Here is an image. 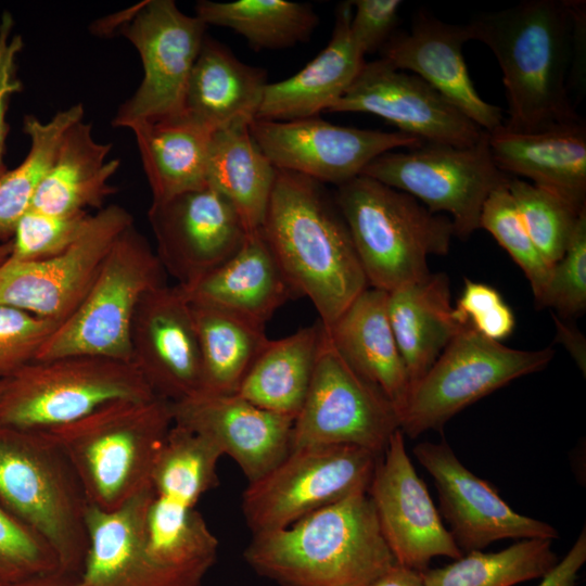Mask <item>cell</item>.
<instances>
[{"label": "cell", "mask_w": 586, "mask_h": 586, "mask_svg": "<svg viewBox=\"0 0 586 586\" xmlns=\"http://www.w3.org/2000/svg\"><path fill=\"white\" fill-rule=\"evenodd\" d=\"M467 26L471 40L487 46L501 69L506 128L533 132L584 120L569 94L584 43V1H522L477 14Z\"/></svg>", "instance_id": "6da1fadb"}, {"label": "cell", "mask_w": 586, "mask_h": 586, "mask_svg": "<svg viewBox=\"0 0 586 586\" xmlns=\"http://www.w3.org/2000/svg\"><path fill=\"white\" fill-rule=\"evenodd\" d=\"M260 232L295 294L310 300L324 328L369 288L347 225L323 183L277 169Z\"/></svg>", "instance_id": "7a4b0ae2"}, {"label": "cell", "mask_w": 586, "mask_h": 586, "mask_svg": "<svg viewBox=\"0 0 586 586\" xmlns=\"http://www.w3.org/2000/svg\"><path fill=\"white\" fill-rule=\"evenodd\" d=\"M243 558L279 586H369L396 562L367 493L253 534Z\"/></svg>", "instance_id": "3957f363"}, {"label": "cell", "mask_w": 586, "mask_h": 586, "mask_svg": "<svg viewBox=\"0 0 586 586\" xmlns=\"http://www.w3.org/2000/svg\"><path fill=\"white\" fill-rule=\"evenodd\" d=\"M173 424L170 403L155 396L116 400L47 432L74 468L88 504L110 511L151 486Z\"/></svg>", "instance_id": "277c9868"}, {"label": "cell", "mask_w": 586, "mask_h": 586, "mask_svg": "<svg viewBox=\"0 0 586 586\" xmlns=\"http://www.w3.org/2000/svg\"><path fill=\"white\" fill-rule=\"evenodd\" d=\"M333 196L371 288L388 293L421 281L431 273L429 257L450 249V218L408 193L359 175Z\"/></svg>", "instance_id": "5b68a950"}, {"label": "cell", "mask_w": 586, "mask_h": 586, "mask_svg": "<svg viewBox=\"0 0 586 586\" xmlns=\"http://www.w3.org/2000/svg\"><path fill=\"white\" fill-rule=\"evenodd\" d=\"M0 505L49 545L61 572L79 576L88 501L48 432L0 425Z\"/></svg>", "instance_id": "8992f818"}, {"label": "cell", "mask_w": 586, "mask_h": 586, "mask_svg": "<svg viewBox=\"0 0 586 586\" xmlns=\"http://www.w3.org/2000/svg\"><path fill=\"white\" fill-rule=\"evenodd\" d=\"M155 396L131 361L90 355L34 360L0 380V425L47 432L116 400Z\"/></svg>", "instance_id": "52a82bcc"}, {"label": "cell", "mask_w": 586, "mask_h": 586, "mask_svg": "<svg viewBox=\"0 0 586 586\" xmlns=\"http://www.w3.org/2000/svg\"><path fill=\"white\" fill-rule=\"evenodd\" d=\"M165 273L156 253L131 225L112 245L81 303L35 360L90 355L131 361L135 311L145 293L166 284Z\"/></svg>", "instance_id": "ba28073f"}, {"label": "cell", "mask_w": 586, "mask_h": 586, "mask_svg": "<svg viewBox=\"0 0 586 586\" xmlns=\"http://www.w3.org/2000/svg\"><path fill=\"white\" fill-rule=\"evenodd\" d=\"M555 352L515 349L464 327L410 386L400 430L411 438L442 431L458 412L511 381L544 369Z\"/></svg>", "instance_id": "9c48e42d"}, {"label": "cell", "mask_w": 586, "mask_h": 586, "mask_svg": "<svg viewBox=\"0 0 586 586\" xmlns=\"http://www.w3.org/2000/svg\"><path fill=\"white\" fill-rule=\"evenodd\" d=\"M361 175L410 194L432 213L448 216L455 235L461 239L480 229L484 202L510 177L493 160L487 130L472 146L422 143L385 152Z\"/></svg>", "instance_id": "30bf717a"}, {"label": "cell", "mask_w": 586, "mask_h": 586, "mask_svg": "<svg viewBox=\"0 0 586 586\" xmlns=\"http://www.w3.org/2000/svg\"><path fill=\"white\" fill-rule=\"evenodd\" d=\"M381 456L353 445L291 449L244 489L241 507L246 524L253 534L283 528L323 507L367 493Z\"/></svg>", "instance_id": "8fae6325"}, {"label": "cell", "mask_w": 586, "mask_h": 586, "mask_svg": "<svg viewBox=\"0 0 586 586\" xmlns=\"http://www.w3.org/2000/svg\"><path fill=\"white\" fill-rule=\"evenodd\" d=\"M399 429L396 408L347 364L323 327L309 388L293 422L291 449L353 445L382 455Z\"/></svg>", "instance_id": "7c38bea8"}, {"label": "cell", "mask_w": 586, "mask_h": 586, "mask_svg": "<svg viewBox=\"0 0 586 586\" xmlns=\"http://www.w3.org/2000/svg\"><path fill=\"white\" fill-rule=\"evenodd\" d=\"M206 24L184 14L174 0H149L130 9L120 33L137 49L143 78L135 93L119 105L114 127L130 128L183 113L190 73Z\"/></svg>", "instance_id": "4fadbf2b"}, {"label": "cell", "mask_w": 586, "mask_h": 586, "mask_svg": "<svg viewBox=\"0 0 586 586\" xmlns=\"http://www.w3.org/2000/svg\"><path fill=\"white\" fill-rule=\"evenodd\" d=\"M132 216L112 204L92 214L80 237L62 253L38 260L8 258L0 266V305L63 322L81 303L116 239Z\"/></svg>", "instance_id": "5bb4252c"}, {"label": "cell", "mask_w": 586, "mask_h": 586, "mask_svg": "<svg viewBox=\"0 0 586 586\" xmlns=\"http://www.w3.org/2000/svg\"><path fill=\"white\" fill-rule=\"evenodd\" d=\"M250 132L275 168L336 187L361 175L377 156L423 143L398 130L340 126L320 116L286 122L256 118Z\"/></svg>", "instance_id": "9a60e30c"}, {"label": "cell", "mask_w": 586, "mask_h": 586, "mask_svg": "<svg viewBox=\"0 0 586 586\" xmlns=\"http://www.w3.org/2000/svg\"><path fill=\"white\" fill-rule=\"evenodd\" d=\"M367 494L397 563L424 571L433 558L463 555L418 475L400 429L380 457Z\"/></svg>", "instance_id": "2e32d148"}, {"label": "cell", "mask_w": 586, "mask_h": 586, "mask_svg": "<svg viewBox=\"0 0 586 586\" xmlns=\"http://www.w3.org/2000/svg\"><path fill=\"white\" fill-rule=\"evenodd\" d=\"M412 453L434 482L441 514L462 553L502 539L559 538L551 524L513 510L492 484L459 460L445 440L419 443Z\"/></svg>", "instance_id": "e0dca14e"}, {"label": "cell", "mask_w": 586, "mask_h": 586, "mask_svg": "<svg viewBox=\"0 0 586 586\" xmlns=\"http://www.w3.org/2000/svg\"><path fill=\"white\" fill-rule=\"evenodd\" d=\"M329 112L379 116L423 143L472 146L485 129L419 76L384 59L366 62Z\"/></svg>", "instance_id": "ac0fdd59"}, {"label": "cell", "mask_w": 586, "mask_h": 586, "mask_svg": "<svg viewBox=\"0 0 586 586\" xmlns=\"http://www.w3.org/2000/svg\"><path fill=\"white\" fill-rule=\"evenodd\" d=\"M148 218L155 253L180 286L229 259L250 233L233 205L209 186L151 203Z\"/></svg>", "instance_id": "d6986e66"}, {"label": "cell", "mask_w": 586, "mask_h": 586, "mask_svg": "<svg viewBox=\"0 0 586 586\" xmlns=\"http://www.w3.org/2000/svg\"><path fill=\"white\" fill-rule=\"evenodd\" d=\"M131 362L153 393L169 403L202 391V358L191 303L176 284L140 300L130 328Z\"/></svg>", "instance_id": "ffe728a7"}, {"label": "cell", "mask_w": 586, "mask_h": 586, "mask_svg": "<svg viewBox=\"0 0 586 586\" xmlns=\"http://www.w3.org/2000/svg\"><path fill=\"white\" fill-rule=\"evenodd\" d=\"M152 486L114 510L88 504L81 586H202L161 562L152 551L148 514Z\"/></svg>", "instance_id": "44dd1931"}, {"label": "cell", "mask_w": 586, "mask_h": 586, "mask_svg": "<svg viewBox=\"0 0 586 586\" xmlns=\"http://www.w3.org/2000/svg\"><path fill=\"white\" fill-rule=\"evenodd\" d=\"M173 421L216 446L239 466L249 483L290 451L294 419L263 409L238 394L199 393L170 403Z\"/></svg>", "instance_id": "7402d4cb"}, {"label": "cell", "mask_w": 586, "mask_h": 586, "mask_svg": "<svg viewBox=\"0 0 586 586\" xmlns=\"http://www.w3.org/2000/svg\"><path fill=\"white\" fill-rule=\"evenodd\" d=\"M469 40L467 24L446 23L419 10L410 30L394 34L380 51L381 58L394 67L419 76L491 131L501 126L505 117L501 109L485 101L473 85L462 53Z\"/></svg>", "instance_id": "603a6c76"}, {"label": "cell", "mask_w": 586, "mask_h": 586, "mask_svg": "<svg viewBox=\"0 0 586 586\" xmlns=\"http://www.w3.org/2000/svg\"><path fill=\"white\" fill-rule=\"evenodd\" d=\"M491 154L509 176L526 180L586 207V125L578 122L519 132L504 125L488 131Z\"/></svg>", "instance_id": "cb8c5ba5"}, {"label": "cell", "mask_w": 586, "mask_h": 586, "mask_svg": "<svg viewBox=\"0 0 586 586\" xmlns=\"http://www.w3.org/2000/svg\"><path fill=\"white\" fill-rule=\"evenodd\" d=\"M352 14L351 1L340 3L326 48L293 76L266 85L257 119L286 122L319 116L343 97L366 63L352 38Z\"/></svg>", "instance_id": "d4e9b609"}, {"label": "cell", "mask_w": 586, "mask_h": 586, "mask_svg": "<svg viewBox=\"0 0 586 586\" xmlns=\"http://www.w3.org/2000/svg\"><path fill=\"white\" fill-rule=\"evenodd\" d=\"M178 286L192 303L220 308L263 327L295 295L260 229L250 232L220 266L190 285Z\"/></svg>", "instance_id": "484cf974"}, {"label": "cell", "mask_w": 586, "mask_h": 586, "mask_svg": "<svg viewBox=\"0 0 586 586\" xmlns=\"http://www.w3.org/2000/svg\"><path fill=\"white\" fill-rule=\"evenodd\" d=\"M326 330L347 364L377 386L399 416L410 380L388 320L387 292L367 288Z\"/></svg>", "instance_id": "4316f807"}, {"label": "cell", "mask_w": 586, "mask_h": 586, "mask_svg": "<svg viewBox=\"0 0 586 586\" xmlns=\"http://www.w3.org/2000/svg\"><path fill=\"white\" fill-rule=\"evenodd\" d=\"M267 84L264 68L241 62L224 44L205 36L189 76L183 113L215 131L250 126Z\"/></svg>", "instance_id": "83f0119b"}, {"label": "cell", "mask_w": 586, "mask_h": 586, "mask_svg": "<svg viewBox=\"0 0 586 586\" xmlns=\"http://www.w3.org/2000/svg\"><path fill=\"white\" fill-rule=\"evenodd\" d=\"M387 315L410 386L467 327L455 318L449 279L443 272L388 292Z\"/></svg>", "instance_id": "f1b7e54d"}, {"label": "cell", "mask_w": 586, "mask_h": 586, "mask_svg": "<svg viewBox=\"0 0 586 586\" xmlns=\"http://www.w3.org/2000/svg\"><path fill=\"white\" fill-rule=\"evenodd\" d=\"M136 138L152 203L207 186L209 146L215 130L182 113L129 128Z\"/></svg>", "instance_id": "f546056e"}, {"label": "cell", "mask_w": 586, "mask_h": 586, "mask_svg": "<svg viewBox=\"0 0 586 586\" xmlns=\"http://www.w3.org/2000/svg\"><path fill=\"white\" fill-rule=\"evenodd\" d=\"M111 143L94 139L91 124L80 120L64 133L51 167L40 183L31 209L55 215L102 208L115 191L109 183L119 160L106 161Z\"/></svg>", "instance_id": "4dcf8cb0"}, {"label": "cell", "mask_w": 586, "mask_h": 586, "mask_svg": "<svg viewBox=\"0 0 586 586\" xmlns=\"http://www.w3.org/2000/svg\"><path fill=\"white\" fill-rule=\"evenodd\" d=\"M323 327L321 322L268 340L235 394L268 411L295 419L311 381Z\"/></svg>", "instance_id": "1f68e13d"}, {"label": "cell", "mask_w": 586, "mask_h": 586, "mask_svg": "<svg viewBox=\"0 0 586 586\" xmlns=\"http://www.w3.org/2000/svg\"><path fill=\"white\" fill-rule=\"evenodd\" d=\"M276 171L253 139L250 126L230 127L213 135L207 186L233 205L249 232L262 227Z\"/></svg>", "instance_id": "d6a6232c"}, {"label": "cell", "mask_w": 586, "mask_h": 586, "mask_svg": "<svg viewBox=\"0 0 586 586\" xmlns=\"http://www.w3.org/2000/svg\"><path fill=\"white\" fill-rule=\"evenodd\" d=\"M191 303L202 358V391L235 394L269 340L265 327L220 308Z\"/></svg>", "instance_id": "836d02e7"}, {"label": "cell", "mask_w": 586, "mask_h": 586, "mask_svg": "<svg viewBox=\"0 0 586 586\" xmlns=\"http://www.w3.org/2000/svg\"><path fill=\"white\" fill-rule=\"evenodd\" d=\"M195 16L206 25L227 27L259 50L307 41L319 23L309 4L286 0L198 1Z\"/></svg>", "instance_id": "e575fe53"}, {"label": "cell", "mask_w": 586, "mask_h": 586, "mask_svg": "<svg viewBox=\"0 0 586 586\" xmlns=\"http://www.w3.org/2000/svg\"><path fill=\"white\" fill-rule=\"evenodd\" d=\"M81 103L59 111L48 122L26 115L23 131L29 150L22 163L0 177V242L11 240L22 216L31 207L35 194L48 174L66 130L82 120Z\"/></svg>", "instance_id": "d590c367"}, {"label": "cell", "mask_w": 586, "mask_h": 586, "mask_svg": "<svg viewBox=\"0 0 586 586\" xmlns=\"http://www.w3.org/2000/svg\"><path fill=\"white\" fill-rule=\"evenodd\" d=\"M552 540L520 539L496 552L474 550L442 568L422 571L426 586H513L542 579L558 563Z\"/></svg>", "instance_id": "8d00e7d4"}, {"label": "cell", "mask_w": 586, "mask_h": 586, "mask_svg": "<svg viewBox=\"0 0 586 586\" xmlns=\"http://www.w3.org/2000/svg\"><path fill=\"white\" fill-rule=\"evenodd\" d=\"M148 528L152 551L161 562L203 583L216 562L218 539L195 508L154 493Z\"/></svg>", "instance_id": "74e56055"}, {"label": "cell", "mask_w": 586, "mask_h": 586, "mask_svg": "<svg viewBox=\"0 0 586 586\" xmlns=\"http://www.w3.org/2000/svg\"><path fill=\"white\" fill-rule=\"evenodd\" d=\"M221 456L206 438L174 423L157 453L151 486L157 496L195 508L218 485Z\"/></svg>", "instance_id": "f35d334b"}, {"label": "cell", "mask_w": 586, "mask_h": 586, "mask_svg": "<svg viewBox=\"0 0 586 586\" xmlns=\"http://www.w3.org/2000/svg\"><path fill=\"white\" fill-rule=\"evenodd\" d=\"M508 190L534 245L553 266L564 254L581 212L559 195L509 177Z\"/></svg>", "instance_id": "ab89813d"}, {"label": "cell", "mask_w": 586, "mask_h": 586, "mask_svg": "<svg viewBox=\"0 0 586 586\" xmlns=\"http://www.w3.org/2000/svg\"><path fill=\"white\" fill-rule=\"evenodd\" d=\"M507 183L493 190L484 202L480 229L488 231L508 252L524 272L537 300L549 280L552 266L546 262L528 235Z\"/></svg>", "instance_id": "60d3db41"}, {"label": "cell", "mask_w": 586, "mask_h": 586, "mask_svg": "<svg viewBox=\"0 0 586 586\" xmlns=\"http://www.w3.org/2000/svg\"><path fill=\"white\" fill-rule=\"evenodd\" d=\"M90 218L88 212L55 215L29 208L14 229L9 258L28 262L58 255L80 237Z\"/></svg>", "instance_id": "b9f144b4"}, {"label": "cell", "mask_w": 586, "mask_h": 586, "mask_svg": "<svg viewBox=\"0 0 586 586\" xmlns=\"http://www.w3.org/2000/svg\"><path fill=\"white\" fill-rule=\"evenodd\" d=\"M59 571L49 545L0 505V586Z\"/></svg>", "instance_id": "7bdbcfd3"}, {"label": "cell", "mask_w": 586, "mask_h": 586, "mask_svg": "<svg viewBox=\"0 0 586 586\" xmlns=\"http://www.w3.org/2000/svg\"><path fill=\"white\" fill-rule=\"evenodd\" d=\"M538 307H551L564 317L586 309V208L576 221L562 257L552 266L549 280L535 300Z\"/></svg>", "instance_id": "ee69618b"}, {"label": "cell", "mask_w": 586, "mask_h": 586, "mask_svg": "<svg viewBox=\"0 0 586 586\" xmlns=\"http://www.w3.org/2000/svg\"><path fill=\"white\" fill-rule=\"evenodd\" d=\"M61 322L0 305V380L34 361Z\"/></svg>", "instance_id": "f6af8a7d"}, {"label": "cell", "mask_w": 586, "mask_h": 586, "mask_svg": "<svg viewBox=\"0 0 586 586\" xmlns=\"http://www.w3.org/2000/svg\"><path fill=\"white\" fill-rule=\"evenodd\" d=\"M454 315L460 324L496 342L507 339L515 327L513 311L500 293L491 285L467 278L454 306Z\"/></svg>", "instance_id": "bcb514c9"}, {"label": "cell", "mask_w": 586, "mask_h": 586, "mask_svg": "<svg viewBox=\"0 0 586 586\" xmlns=\"http://www.w3.org/2000/svg\"><path fill=\"white\" fill-rule=\"evenodd\" d=\"M351 20L352 38L366 56L379 51L394 35L400 0H354Z\"/></svg>", "instance_id": "7dc6e473"}, {"label": "cell", "mask_w": 586, "mask_h": 586, "mask_svg": "<svg viewBox=\"0 0 586 586\" xmlns=\"http://www.w3.org/2000/svg\"><path fill=\"white\" fill-rule=\"evenodd\" d=\"M14 21L9 12H3L0 21V177L8 170L4 163L5 141L9 131L7 112L10 99L21 92L23 85L17 77V56L24 42L13 33Z\"/></svg>", "instance_id": "c3c4849f"}, {"label": "cell", "mask_w": 586, "mask_h": 586, "mask_svg": "<svg viewBox=\"0 0 586 586\" xmlns=\"http://www.w3.org/2000/svg\"><path fill=\"white\" fill-rule=\"evenodd\" d=\"M585 561L586 530L583 527L564 558L540 579L538 586H575Z\"/></svg>", "instance_id": "681fc988"}, {"label": "cell", "mask_w": 586, "mask_h": 586, "mask_svg": "<svg viewBox=\"0 0 586 586\" xmlns=\"http://www.w3.org/2000/svg\"><path fill=\"white\" fill-rule=\"evenodd\" d=\"M369 586H426L422 571L395 562Z\"/></svg>", "instance_id": "f907efd6"}, {"label": "cell", "mask_w": 586, "mask_h": 586, "mask_svg": "<svg viewBox=\"0 0 586 586\" xmlns=\"http://www.w3.org/2000/svg\"><path fill=\"white\" fill-rule=\"evenodd\" d=\"M553 318L558 327L559 340L570 351L578 367L585 371V342L582 334L574 329L569 328V326L563 324V322L556 317Z\"/></svg>", "instance_id": "816d5d0a"}, {"label": "cell", "mask_w": 586, "mask_h": 586, "mask_svg": "<svg viewBox=\"0 0 586 586\" xmlns=\"http://www.w3.org/2000/svg\"><path fill=\"white\" fill-rule=\"evenodd\" d=\"M12 586H81L78 576L63 572H54L36 576Z\"/></svg>", "instance_id": "f5cc1de1"}, {"label": "cell", "mask_w": 586, "mask_h": 586, "mask_svg": "<svg viewBox=\"0 0 586 586\" xmlns=\"http://www.w3.org/2000/svg\"><path fill=\"white\" fill-rule=\"evenodd\" d=\"M11 249V240L0 242V266L9 258Z\"/></svg>", "instance_id": "db71d44e"}]
</instances>
